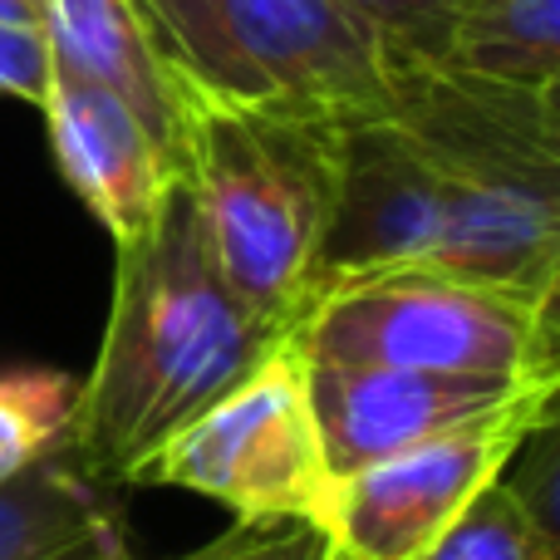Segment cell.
Returning <instances> with one entry per match:
<instances>
[{
  "mask_svg": "<svg viewBox=\"0 0 560 560\" xmlns=\"http://www.w3.org/2000/svg\"><path fill=\"white\" fill-rule=\"evenodd\" d=\"M285 345L226 290L177 177L138 242L118 246L98 359L74 388L69 457L94 487H138L197 413Z\"/></svg>",
  "mask_w": 560,
  "mask_h": 560,
  "instance_id": "6da1fadb",
  "label": "cell"
},
{
  "mask_svg": "<svg viewBox=\"0 0 560 560\" xmlns=\"http://www.w3.org/2000/svg\"><path fill=\"white\" fill-rule=\"evenodd\" d=\"M428 158L443 202L433 271L522 295H560V108L556 94L506 89L394 55V108Z\"/></svg>",
  "mask_w": 560,
  "mask_h": 560,
  "instance_id": "7a4b0ae2",
  "label": "cell"
},
{
  "mask_svg": "<svg viewBox=\"0 0 560 560\" xmlns=\"http://www.w3.org/2000/svg\"><path fill=\"white\" fill-rule=\"evenodd\" d=\"M339 133L295 114L187 98L177 177L192 192L226 290L266 325L305 315L339 197Z\"/></svg>",
  "mask_w": 560,
  "mask_h": 560,
  "instance_id": "3957f363",
  "label": "cell"
},
{
  "mask_svg": "<svg viewBox=\"0 0 560 560\" xmlns=\"http://www.w3.org/2000/svg\"><path fill=\"white\" fill-rule=\"evenodd\" d=\"M183 98L369 124L394 108V49L335 0H138Z\"/></svg>",
  "mask_w": 560,
  "mask_h": 560,
  "instance_id": "277c9868",
  "label": "cell"
},
{
  "mask_svg": "<svg viewBox=\"0 0 560 560\" xmlns=\"http://www.w3.org/2000/svg\"><path fill=\"white\" fill-rule=\"evenodd\" d=\"M556 305L560 295H522L487 280L398 266L325 280L285 339L305 364L560 384Z\"/></svg>",
  "mask_w": 560,
  "mask_h": 560,
  "instance_id": "5b68a950",
  "label": "cell"
},
{
  "mask_svg": "<svg viewBox=\"0 0 560 560\" xmlns=\"http://www.w3.org/2000/svg\"><path fill=\"white\" fill-rule=\"evenodd\" d=\"M138 487H177L226 506L236 526H315L335 472L325 463L305 394V364L290 339L261 369L197 413L148 463Z\"/></svg>",
  "mask_w": 560,
  "mask_h": 560,
  "instance_id": "8992f818",
  "label": "cell"
},
{
  "mask_svg": "<svg viewBox=\"0 0 560 560\" xmlns=\"http://www.w3.org/2000/svg\"><path fill=\"white\" fill-rule=\"evenodd\" d=\"M305 394L329 472L345 477L438 438L556 428L560 384L418 374L384 364H305Z\"/></svg>",
  "mask_w": 560,
  "mask_h": 560,
  "instance_id": "52a82bcc",
  "label": "cell"
},
{
  "mask_svg": "<svg viewBox=\"0 0 560 560\" xmlns=\"http://www.w3.org/2000/svg\"><path fill=\"white\" fill-rule=\"evenodd\" d=\"M532 438H438L335 477L325 516L315 522L319 560H423L487 487L512 472Z\"/></svg>",
  "mask_w": 560,
  "mask_h": 560,
  "instance_id": "ba28073f",
  "label": "cell"
},
{
  "mask_svg": "<svg viewBox=\"0 0 560 560\" xmlns=\"http://www.w3.org/2000/svg\"><path fill=\"white\" fill-rule=\"evenodd\" d=\"M45 133L65 183L98 217L114 246H128L153 226L177 167L167 148L148 133V124L108 94L104 84L55 65L45 89Z\"/></svg>",
  "mask_w": 560,
  "mask_h": 560,
  "instance_id": "9c48e42d",
  "label": "cell"
},
{
  "mask_svg": "<svg viewBox=\"0 0 560 560\" xmlns=\"http://www.w3.org/2000/svg\"><path fill=\"white\" fill-rule=\"evenodd\" d=\"M39 25H45L55 65L124 98L177 167L187 98L177 94L173 74L158 55L138 0H39Z\"/></svg>",
  "mask_w": 560,
  "mask_h": 560,
  "instance_id": "30bf717a",
  "label": "cell"
},
{
  "mask_svg": "<svg viewBox=\"0 0 560 560\" xmlns=\"http://www.w3.org/2000/svg\"><path fill=\"white\" fill-rule=\"evenodd\" d=\"M0 560H128L124 522L69 443L0 487Z\"/></svg>",
  "mask_w": 560,
  "mask_h": 560,
  "instance_id": "8fae6325",
  "label": "cell"
},
{
  "mask_svg": "<svg viewBox=\"0 0 560 560\" xmlns=\"http://www.w3.org/2000/svg\"><path fill=\"white\" fill-rule=\"evenodd\" d=\"M438 65L487 84L556 94L560 0H463Z\"/></svg>",
  "mask_w": 560,
  "mask_h": 560,
  "instance_id": "7c38bea8",
  "label": "cell"
},
{
  "mask_svg": "<svg viewBox=\"0 0 560 560\" xmlns=\"http://www.w3.org/2000/svg\"><path fill=\"white\" fill-rule=\"evenodd\" d=\"M423 560H560V551L551 512L532 506V497L502 477L457 516L453 532Z\"/></svg>",
  "mask_w": 560,
  "mask_h": 560,
  "instance_id": "4fadbf2b",
  "label": "cell"
},
{
  "mask_svg": "<svg viewBox=\"0 0 560 560\" xmlns=\"http://www.w3.org/2000/svg\"><path fill=\"white\" fill-rule=\"evenodd\" d=\"M74 384L65 374H0V487L69 443Z\"/></svg>",
  "mask_w": 560,
  "mask_h": 560,
  "instance_id": "5bb4252c",
  "label": "cell"
},
{
  "mask_svg": "<svg viewBox=\"0 0 560 560\" xmlns=\"http://www.w3.org/2000/svg\"><path fill=\"white\" fill-rule=\"evenodd\" d=\"M335 5H345L354 20H364L394 55H413L438 65L463 0H335Z\"/></svg>",
  "mask_w": 560,
  "mask_h": 560,
  "instance_id": "9a60e30c",
  "label": "cell"
},
{
  "mask_svg": "<svg viewBox=\"0 0 560 560\" xmlns=\"http://www.w3.org/2000/svg\"><path fill=\"white\" fill-rule=\"evenodd\" d=\"M49 69H55V55H49L45 25L0 10V94L39 108L49 89Z\"/></svg>",
  "mask_w": 560,
  "mask_h": 560,
  "instance_id": "2e32d148",
  "label": "cell"
},
{
  "mask_svg": "<svg viewBox=\"0 0 560 560\" xmlns=\"http://www.w3.org/2000/svg\"><path fill=\"white\" fill-rule=\"evenodd\" d=\"M217 560H319V532L315 526H232V541Z\"/></svg>",
  "mask_w": 560,
  "mask_h": 560,
  "instance_id": "e0dca14e",
  "label": "cell"
},
{
  "mask_svg": "<svg viewBox=\"0 0 560 560\" xmlns=\"http://www.w3.org/2000/svg\"><path fill=\"white\" fill-rule=\"evenodd\" d=\"M226 541H232V532H222L217 541H207V546H197V551H183V556H163V560H217L226 551ZM128 560H138V556H128Z\"/></svg>",
  "mask_w": 560,
  "mask_h": 560,
  "instance_id": "ac0fdd59",
  "label": "cell"
},
{
  "mask_svg": "<svg viewBox=\"0 0 560 560\" xmlns=\"http://www.w3.org/2000/svg\"><path fill=\"white\" fill-rule=\"evenodd\" d=\"M0 10H5V15H30V20H39V0H0Z\"/></svg>",
  "mask_w": 560,
  "mask_h": 560,
  "instance_id": "d6986e66",
  "label": "cell"
}]
</instances>
